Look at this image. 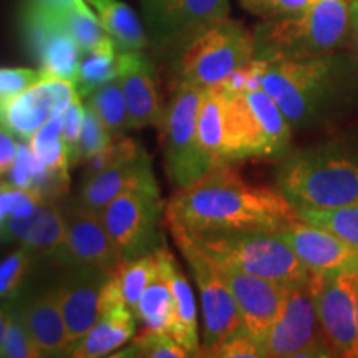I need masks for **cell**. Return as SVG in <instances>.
<instances>
[{
	"label": "cell",
	"mask_w": 358,
	"mask_h": 358,
	"mask_svg": "<svg viewBox=\"0 0 358 358\" xmlns=\"http://www.w3.org/2000/svg\"><path fill=\"white\" fill-rule=\"evenodd\" d=\"M297 217L294 206L277 187L249 185L231 163L179 187L166 204L169 229L186 234L241 229L275 232Z\"/></svg>",
	"instance_id": "cell-1"
},
{
	"label": "cell",
	"mask_w": 358,
	"mask_h": 358,
	"mask_svg": "<svg viewBox=\"0 0 358 358\" xmlns=\"http://www.w3.org/2000/svg\"><path fill=\"white\" fill-rule=\"evenodd\" d=\"M256 60V58H254ZM259 85L295 129L315 128L343 105V65L335 55L256 60Z\"/></svg>",
	"instance_id": "cell-2"
},
{
	"label": "cell",
	"mask_w": 358,
	"mask_h": 358,
	"mask_svg": "<svg viewBox=\"0 0 358 358\" xmlns=\"http://www.w3.org/2000/svg\"><path fill=\"white\" fill-rule=\"evenodd\" d=\"M350 38L348 0H317L306 10L267 19L254 30L256 60H307L334 55Z\"/></svg>",
	"instance_id": "cell-3"
},
{
	"label": "cell",
	"mask_w": 358,
	"mask_h": 358,
	"mask_svg": "<svg viewBox=\"0 0 358 358\" xmlns=\"http://www.w3.org/2000/svg\"><path fill=\"white\" fill-rule=\"evenodd\" d=\"M275 187L295 209L358 204V159L335 145L295 151L277 166Z\"/></svg>",
	"instance_id": "cell-4"
},
{
	"label": "cell",
	"mask_w": 358,
	"mask_h": 358,
	"mask_svg": "<svg viewBox=\"0 0 358 358\" xmlns=\"http://www.w3.org/2000/svg\"><path fill=\"white\" fill-rule=\"evenodd\" d=\"M174 85L203 90L219 87L254 60V32L239 22L222 19L169 50Z\"/></svg>",
	"instance_id": "cell-5"
},
{
	"label": "cell",
	"mask_w": 358,
	"mask_h": 358,
	"mask_svg": "<svg viewBox=\"0 0 358 358\" xmlns=\"http://www.w3.org/2000/svg\"><path fill=\"white\" fill-rule=\"evenodd\" d=\"M222 92L227 163L248 158H279L287 153L292 127L261 87Z\"/></svg>",
	"instance_id": "cell-6"
},
{
	"label": "cell",
	"mask_w": 358,
	"mask_h": 358,
	"mask_svg": "<svg viewBox=\"0 0 358 358\" xmlns=\"http://www.w3.org/2000/svg\"><path fill=\"white\" fill-rule=\"evenodd\" d=\"M186 236L216 261L231 264L285 287L297 284L310 274L292 248L275 232L241 229Z\"/></svg>",
	"instance_id": "cell-7"
},
{
	"label": "cell",
	"mask_w": 358,
	"mask_h": 358,
	"mask_svg": "<svg viewBox=\"0 0 358 358\" xmlns=\"http://www.w3.org/2000/svg\"><path fill=\"white\" fill-rule=\"evenodd\" d=\"M204 90L174 85L173 96L159 123L164 171L174 186L186 187L211 171L198 140V118Z\"/></svg>",
	"instance_id": "cell-8"
},
{
	"label": "cell",
	"mask_w": 358,
	"mask_h": 358,
	"mask_svg": "<svg viewBox=\"0 0 358 358\" xmlns=\"http://www.w3.org/2000/svg\"><path fill=\"white\" fill-rule=\"evenodd\" d=\"M319 274L290 285L279 319L262 340L264 357L271 358H329L335 357L320 329L317 310Z\"/></svg>",
	"instance_id": "cell-9"
},
{
	"label": "cell",
	"mask_w": 358,
	"mask_h": 358,
	"mask_svg": "<svg viewBox=\"0 0 358 358\" xmlns=\"http://www.w3.org/2000/svg\"><path fill=\"white\" fill-rule=\"evenodd\" d=\"M163 201L158 182L129 187L100 213L113 241L120 261H129L153 252L163 244L159 221Z\"/></svg>",
	"instance_id": "cell-10"
},
{
	"label": "cell",
	"mask_w": 358,
	"mask_h": 358,
	"mask_svg": "<svg viewBox=\"0 0 358 358\" xmlns=\"http://www.w3.org/2000/svg\"><path fill=\"white\" fill-rule=\"evenodd\" d=\"M171 234L186 262L189 264L199 289L203 306V345L199 357H204L227 337L243 329V315L229 285L219 274L214 259L192 243L185 232L171 231Z\"/></svg>",
	"instance_id": "cell-11"
},
{
	"label": "cell",
	"mask_w": 358,
	"mask_h": 358,
	"mask_svg": "<svg viewBox=\"0 0 358 358\" xmlns=\"http://www.w3.org/2000/svg\"><path fill=\"white\" fill-rule=\"evenodd\" d=\"M20 24L27 47L38 60L43 77L75 82L83 53L66 30L64 12L27 0Z\"/></svg>",
	"instance_id": "cell-12"
},
{
	"label": "cell",
	"mask_w": 358,
	"mask_h": 358,
	"mask_svg": "<svg viewBox=\"0 0 358 358\" xmlns=\"http://www.w3.org/2000/svg\"><path fill=\"white\" fill-rule=\"evenodd\" d=\"M78 96L77 85L71 80L42 77L25 92L0 101V128L29 143L43 124L64 115Z\"/></svg>",
	"instance_id": "cell-13"
},
{
	"label": "cell",
	"mask_w": 358,
	"mask_h": 358,
	"mask_svg": "<svg viewBox=\"0 0 358 358\" xmlns=\"http://www.w3.org/2000/svg\"><path fill=\"white\" fill-rule=\"evenodd\" d=\"M141 6L153 45L166 52L229 13V0H141Z\"/></svg>",
	"instance_id": "cell-14"
},
{
	"label": "cell",
	"mask_w": 358,
	"mask_h": 358,
	"mask_svg": "<svg viewBox=\"0 0 358 358\" xmlns=\"http://www.w3.org/2000/svg\"><path fill=\"white\" fill-rule=\"evenodd\" d=\"M317 310L324 338L335 357L358 358V332L353 294V272L319 274Z\"/></svg>",
	"instance_id": "cell-15"
},
{
	"label": "cell",
	"mask_w": 358,
	"mask_h": 358,
	"mask_svg": "<svg viewBox=\"0 0 358 358\" xmlns=\"http://www.w3.org/2000/svg\"><path fill=\"white\" fill-rule=\"evenodd\" d=\"M214 262L239 306L241 315H243V329L262 343L271 327L279 319L289 287L249 274L231 264L219 262L216 259Z\"/></svg>",
	"instance_id": "cell-16"
},
{
	"label": "cell",
	"mask_w": 358,
	"mask_h": 358,
	"mask_svg": "<svg viewBox=\"0 0 358 358\" xmlns=\"http://www.w3.org/2000/svg\"><path fill=\"white\" fill-rule=\"evenodd\" d=\"M53 261L65 266H95L111 272L120 256L101 216L73 201L65 211V239Z\"/></svg>",
	"instance_id": "cell-17"
},
{
	"label": "cell",
	"mask_w": 358,
	"mask_h": 358,
	"mask_svg": "<svg viewBox=\"0 0 358 358\" xmlns=\"http://www.w3.org/2000/svg\"><path fill=\"white\" fill-rule=\"evenodd\" d=\"M310 272L358 271V249L324 227L294 219L275 231Z\"/></svg>",
	"instance_id": "cell-18"
},
{
	"label": "cell",
	"mask_w": 358,
	"mask_h": 358,
	"mask_svg": "<svg viewBox=\"0 0 358 358\" xmlns=\"http://www.w3.org/2000/svg\"><path fill=\"white\" fill-rule=\"evenodd\" d=\"M110 272L95 266H75L55 289L71 345L101 317V294Z\"/></svg>",
	"instance_id": "cell-19"
},
{
	"label": "cell",
	"mask_w": 358,
	"mask_h": 358,
	"mask_svg": "<svg viewBox=\"0 0 358 358\" xmlns=\"http://www.w3.org/2000/svg\"><path fill=\"white\" fill-rule=\"evenodd\" d=\"M118 82L127 100L129 129H140L150 124L159 127L164 110L150 58L143 55L141 50L120 53Z\"/></svg>",
	"instance_id": "cell-20"
},
{
	"label": "cell",
	"mask_w": 358,
	"mask_h": 358,
	"mask_svg": "<svg viewBox=\"0 0 358 358\" xmlns=\"http://www.w3.org/2000/svg\"><path fill=\"white\" fill-rule=\"evenodd\" d=\"M156 182L153 164L146 151L140 150V153L116 163L113 166L103 169L95 176L83 179L82 189L75 203L90 211L100 214L103 209L129 187L150 185Z\"/></svg>",
	"instance_id": "cell-21"
},
{
	"label": "cell",
	"mask_w": 358,
	"mask_h": 358,
	"mask_svg": "<svg viewBox=\"0 0 358 358\" xmlns=\"http://www.w3.org/2000/svg\"><path fill=\"white\" fill-rule=\"evenodd\" d=\"M0 239L19 241L53 261L65 239V214L57 203L38 204L32 213L12 216L0 224Z\"/></svg>",
	"instance_id": "cell-22"
},
{
	"label": "cell",
	"mask_w": 358,
	"mask_h": 358,
	"mask_svg": "<svg viewBox=\"0 0 358 358\" xmlns=\"http://www.w3.org/2000/svg\"><path fill=\"white\" fill-rule=\"evenodd\" d=\"M15 307L42 357L65 355L71 340L55 289L34 295Z\"/></svg>",
	"instance_id": "cell-23"
},
{
	"label": "cell",
	"mask_w": 358,
	"mask_h": 358,
	"mask_svg": "<svg viewBox=\"0 0 358 358\" xmlns=\"http://www.w3.org/2000/svg\"><path fill=\"white\" fill-rule=\"evenodd\" d=\"M156 254H158V266L138 302L134 319L143 325V330L171 334L174 310H176L171 277H169V264H171L173 254L169 252L164 243L156 249Z\"/></svg>",
	"instance_id": "cell-24"
},
{
	"label": "cell",
	"mask_w": 358,
	"mask_h": 358,
	"mask_svg": "<svg viewBox=\"0 0 358 358\" xmlns=\"http://www.w3.org/2000/svg\"><path fill=\"white\" fill-rule=\"evenodd\" d=\"M136 319L128 308L101 313L96 322L78 342H75L65 355L75 358H98L110 355L133 338Z\"/></svg>",
	"instance_id": "cell-25"
},
{
	"label": "cell",
	"mask_w": 358,
	"mask_h": 358,
	"mask_svg": "<svg viewBox=\"0 0 358 358\" xmlns=\"http://www.w3.org/2000/svg\"><path fill=\"white\" fill-rule=\"evenodd\" d=\"M198 140L209 169L229 164L226 158L224 92L221 88L204 90L198 118Z\"/></svg>",
	"instance_id": "cell-26"
},
{
	"label": "cell",
	"mask_w": 358,
	"mask_h": 358,
	"mask_svg": "<svg viewBox=\"0 0 358 358\" xmlns=\"http://www.w3.org/2000/svg\"><path fill=\"white\" fill-rule=\"evenodd\" d=\"M87 3L93 7L103 29L113 38L118 50L131 52L146 47L145 29L131 7L122 0H87Z\"/></svg>",
	"instance_id": "cell-27"
},
{
	"label": "cell",
	"mask_w": 358,
	"mask_h": 358,
	"mask_svg": "<svg viewBox=\"0 0 358 358\" xmlns=\"http://www.w3.org/2000/svg\"><path fill=\"white\" fill-rule=\"evenodd\" d=\"M169 277H171L174 303H176L171 335L189 352L191 357H199L201 342L198 337V312H196L194 292L186 274L174 261V256L169 264Z\"/></svg>",
	"instance_id": "cell-28"
},
{
	"label": "cell",
	"mask_w": 358,
	"mask_h": 358,
	"mask_svg": "<svg viewBox=\"0 0 358 358\" xmlns=\"http://www.w3.org/2000/svg\"><path fill=\"white\" fill-rule=\"evenodd\" d=\"M118 47L113 38L108 37L96 48L83 53L80 60L78 75L75 80L80 98H87L101 85L118 78Z\"/></svg>",
	"instance_id": "cell-29"
},
{
	"label": "cell",
	"mask_w": 358,
	"mask_h": 358,
	"mask_svg": "<svg viewBox=\"0 0 358 358\" xmlns=\"http://www.w3.org/2000/svg\"><path fill=\"white\" fill-rule=\"evenodd\" d=\"M156 266H158V254L155 249L153 252L145 254V256L129 259V261H120L118 266L110 272L111 280L122 295L124 306L133 315L136 313L138 302L150 284Z\"/></svg>",
	"instance_id": "cell-30"
},
{
	"label": "cell",
	"mask_w": 358,
	"mask_h": 358,
	"mask_svg": "<svg viewBox=\"0 0 358 358\" xmlns=\"http://www.w3.org/2000/svg\"><path fill=\"white\" fill-rule=\"evenodd\" d=\"M87 106L113 136L129 129L128 106L118 78L101 85L95 92L90 93L87 96Z\"/></svg>",
	"instance_id": "cell-31"
},
{
	"label": "cell",
	"mask_w": 358,
	"mask_h": 358,
	"mask_svg": "<svg viewBox=\"0 0 358 358\" xmlns=\"http://www.w3.org/2000/svg\"><path fill=\"white\" fill-rule=\"evenodd\" d=\"M301 221L324 227L358 249V204L332 209H295Z\"/></svg>",
	"instance_id": "cell-32"
},
{
	"label": "cell",
	"mask_w": 358,
	"mask_h": 358,
	"mask_svg": "<svg viewBox=\"0 0 358 358\" xmlns=\"http://www.w3.org/2000/svg\"><path fill=\"white\" fill-rule=\"evenodd\" d=\"M64 22L69 34L73 37L82 53L96 48L101 42L110 37L103 29L96 13L92 12L87 0H77L73 7L64 12Z\"/></svg>",
	"instance_id": "cell-33"
},
{
	"label": "cell",
	"mask_w": 358,
	"mask_h": 358,
	"mask_svg": "<svg viewBox=\"0 0 358 358\" xmlns=\"http://www.w3.org/2000/svg\"><path fill=\"white\" fill-rule=\"evenodd\" d=\"M116 357L129 358H186L191 357L178 340H174L171 334L166 332H151L143 330L141 335L131 338V345L124 348Z\"/></svg>",
	"instance_id": "cell-34"
},
{
	"label": "cell",
	"mask_w": 358,
	"mask_h": 358,
	"mask_svg": "<svg viewBox=\"0 0 358 358\" xmlns=\"http://www.w3.org/2000/svg\"><path fill=\"white\" fill-rule=\"evenodd\" d=\"M8 320H7V330L3 335L2 343H0V357L7 358H38L42 353L35 345V342L30 337L29 330L24 322H22L19 310H17L15 302L10 301V303L6 306Z\"/></svg>",
	"instance_id": "cell-35"
},
{
	"label": "cell",
	"mask_w": 358,
	"mask_h": 358,
	"mask_svg": "<svg viewBox=\"0 0 358 358\" xmlns=\"http://www.w3.org/2000/svg\"><path fill=\"white\" fill-rule=\"evenodd\" d=\"M34 250L22 245L0 262V302H10L19 294L32 266Z\"/></svg>",
	"instance_id": "cell-36"
},
{
	"label": "cell",
	"mask_w": 358,
	"mask_h": 358,
	"mask_svg": "<svg viewBox=\"0 0 358 358\" xmlns=\"http://www.w3.org/2000/svg\"><path fill=\"white\" fill-rule=\"evenodd\" d=\"M85 108L87 110H85V120L77 146V156H75V166H77L80 161H87L90 156L98 153V151L113 141V134L105 128V124L98 120V116L88 106H85Z\"/></svg>",
	"instance_id": "cell-37"
},
{
	"label": "cell",
	"mask_w": 358,
	"mask_h": 358,
	"mask_svg": "<svg viewBox=\"0 0 358 358\" xmlns=\"http://www.w3.org/2000/svg\"><path fill=\"white\" fill-rule=\"evenodd\" d=\"M140 150L141 146L129 140V138H120V140L111 141L108 146H105L87 159V169H85L83 179L95 176L103 169L113 166L116 163H122L128 158H133L134 155L140 153Z\"/></svg>",
	"instance_id": "cell-38"
},
{
	"label": "cell",
	"mask_w": 358,
	"mask_h": 358,
	"mask_svg": "<svg viewBox=\"0 0 358 358\" xmlns=\"http://www.w3.org/2000/svg\"><path fill=\"white\" fill-rule=\"evenodd\" d=\"M204 357H216V358H259L264 357L262 343L257 338H254L248 330L241 329L231 337H227L224 342L219 343L216 348L206 353Z\"/></svg>",
	"instance_id": "cell-39"
},
{
	"label": "cell",
	"mask_w": 358,
	"mask_h": 358,
	"mask_svg": "<svg viewBox=\"0 0 358 358\" xmlns=\"http://www.w3.org/2000/svg\"><path fill=\"white\" fill-rule=\"evenodd\" d=\"M241 2L249 12L267 20L306 10L317 0H241Z\"/></svg>",
	"instance_id": "cell-40"
},
{
	"label": "cell",
	"mask_w": 358,
	"mask_h": 358,
	"mask_svg": "<svg viewBox=\"0 0 358 358\" xmlns=\"http://www.w3.org/2000/svg\"><path fill=\"white\" fill-rule=\"evenodd\" d=\"M42 71L32 69H0V101L19 95L42 78Z\"/></svg>",
	"instance_id": "cell-41"
},
{
	"label": "cell",
	"mask_w": 358,
	"mask_h": 358,
	"mask_svg": "<svg viewBox=\"0 0 358 358\" xmlns=\"http://www.w3.org/2000/svg\"><path fill=\"white\" fill-rule=\"evenodd\" d=\"M85 110L87 108H85V105L78 96L64 113V129H62V136H64L65 145L69 148L71 166H75V156H77V146L83 128Z\"/></svg>",
	"instance_id": "cell-42"
},
{
	"label": "cell",
	"mask_w": 358,
	"mask_h": 358,
	"mask_svg": "<svg viewBox=\"0 0 358 358\" xmlns=\"http://www.w3.org/2000/svg\"><path fill=\"white\" fill-rule=\"evenodd\" d=\"M17 151H19V143L15 136L0 128V176L10 171L15 163Z\"/></svg>",
	"instance_id": "cell-43"
},
{
	"label": "cell",
	"mask_w": 358,
	"mask_h": 358,
	"mask_svg": "<svg viewBox=\"0 0 358 358\" xmlns=\"http://www.w3.org/2000/svg\"><path fill=\"white\" fill-rule=\"evenodd\" d=\"M350 38L357 52L358 60V0H352L350 3Z\"/></svg>",
	"instance_id": "cell-44"
},
{
	"label": "cell",
	"mask_w": 358,
	"mask_h": 358,
	"mask_svg": "<svg viewBox=\"0 0 358 358\" xmlns=\"http://www.w3.org/2000/svg\"><path fill=\"white\" fill-rule=\"evenodd\" d=\"M29 2L38 3V6L52 8V10L65 12V10H69L70 7H73L77 0H29Z\"/></svg>",
	"instance_id": "cell-45"
},
{
	"label": "cell",
	"mask_w": 358,
	"mask_h": 358,
	"mask_svg": "<svg viewBox=\"0 0 358 358\" xmlns=\"http://www.w3.org/2000/svg\"><path fill=\"white\" fill-rule=\"evenodd\" d=\"M7 320H8V313L6 307H0V343H2L3 335H6L7 330Z\"/></svg>",
	"instance_id": "cell-46"
},
{
	"label": "cell",
	"mask_w": 358,
	"mask_h": 358,
	"mask_svg": "<svg viewBox=\"0 0 358 358\" xmlns=\"http://www.w3.org/2000/svg\"><path fill=\"white\" fill-rule=\"evenodd\" d=\"M353 294H355V313H357V332H358V271H353Z\"/></svg>",
	"instance_id": "cell-47"
}]
</instances>
